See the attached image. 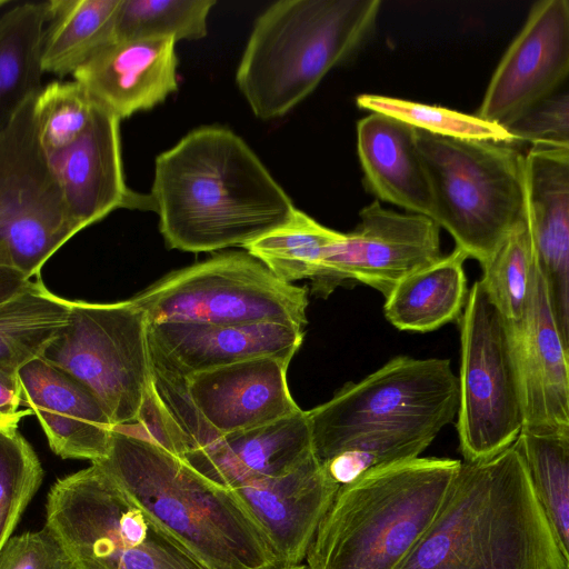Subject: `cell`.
<instances>
[{
  "mask_svg": "<svg viewBox=\"0 0 569 569\" xmlns=\"http://www.w3.org/2000/svg\"><path fill=\"white\" fill-rule=\"evenodd\" d=\"M460 466L418 457L340 486L308 548L309 569H399L438 516Z\"/></svg>",
  "mask_w": 569,
  "mask_h": 569,
  "instance_id": "obj_4",
  "label": "cell"
},
{
  "mask_svg": "<svg viewBox=\"0 0 569 569\" xmlns=\"http://www.w3.org/2000/svg\"><path fill=\"white\" fill-rule=\"evenodd\" d=\"M208 569H273L278 556L240 496L164 448L112 429L98 462Z\"/></svg>",
  "mask_w": 569,
  "mask_h": 569,
  "instance_id": "obj_3",
  "label": "cell"
},
{
  "mask_svg": "<svg viewBox=\"0 0 569 569\" xmlns=\"http://www.w3.org/2000/svg\"><path fill=\"white\" fill-rule=\"evenodd\" d=\"M341 232L329 229L297 209L282 226L243 248L278 278L291 283L316 279Z\"/></svg>",
  "mask_w": 569,
  "mask_h": 569,
  "instance_id": "obj_31",
  "label": "cell"
},
{
  "mask_svg": "<svg viewBox=\"0 0 569 569\" xmlns=\"http://www.w3.org/2000/svg\"><path fill=\"white\" fill-rule=\"evenodd\" d=\"M31 280L18 267L0 263V303L22 292Z\"/></svg>",
  "mask_w": 569,
  "mask_h": 569,
  "instance_id": "obj_40",
  "label": "cell"
},
{
  "mask_svg": "<svg viewBox=\"0 0 569 569\" xmlns=\"http://www.w3.org/2000/svg\"><path fill=\"white\" fill-rule=\"evenodd\" d=\"M43 469L18 427L0 428V548L38 491Z\"/></svg>",
  "mask_w": 569,
  "mask_h": 569,
  "instance_id": "obj_36",
  "label": "cell"
},
{
  "mask_svg": "<svg viewBox=\"0 0 569 569\" xmlns=\"http://www.w3.org/2000/svg\"><path fill=\"white\" fill-rule=\"evenodd\" d=\"M460 328L457 431L463 461L489 459L518 438L523 416L506 320L477 280Z\"/></svg>",
  "mask_w": 569,
  "mask_h": 569,
  "instance_id": "obj_11",
  "label": "cell"
},
{
  "mask_svg": "<svg viewBox=\"0 0 569 569\" xmlns=\"http://www.w3.org/2000/svg\"><path fill=\"white\" fill-rule=\"evenodd\" d=\"M214 0H120L111 42L171 38L197 40L207 34Z\"/></svg>",
  "mask_w": 569,
  "mask_h": 569,
  "instance_id": "obj_32",
  "label": "cell"
},
{
  "mask_svg": "<svg viewBox=\"0 0 569 569\" xmlns=\"http://www.w3.org/2000/svg\"><path fill=\"white\" fill-rule=\"evenodd\" d=\"M21 405L23 401L19 382L0 378V418L18 423L31 413L30 409L20 410Z\"/></svg>",
  "mask_w": 569,
  "mask_h": 569,
  "instance_id": "obj_39",
  "label": "cell"
},
{
  "mask_svg": "<svg viewBox=\"0 0 569 569\" xmlns=\"http://www.w3.org/2000/svg\"><path fill=\"white\" fill-rule=\"evenodd\" d=\"M416 139L432 193V220L482 267L525 218V153L512 143L418 129Z\"/></svg>",
  "mask_w": 569,
  "mask_h": 569,
  "instance_id": "obj_7",
  "label": "cell"
},
{
  "mask_svg": "<svg viewBox=\"0 0 569 569\" xmlns=\"http://www.w3.org/2000/svg\"><path fill=\"white\" fill-rule=\"evenodd\" d=\"M568 73L569 1H538L496 68L476 116L505 128L558 91Z\"/></svg>",
  "mask_w": 569,
  "mask_h": 569,
  "instance_id": "obj_14",
  "label": "cell"
},
{
  "mask_svg": "<svg viewBox=\"0 0 569 569\" xmlns=\"http://www.w3.org/2000/svg\"><path fill=\"white\" fill-rule=\"evenodd\" d=\"M169 248L244 247L296 207L252 149L222 127H201L156 158L150 193Z\"/></svg>",
  "mask_w": 569,
  "mask_h": 569,
  "instance_id": "obj_1",
  "label": "cell"
},
{
  "mask_svg": "<svg viewBox=\"0 0 569 569\" xmlns=\"http://www.w3.org/2000/svg\"><path fill=\"white\" fill-rule=\"evenodd\" d=\"M18 382L57 456L91 463L107 457L113 425L88 389L42 358L23 366Z\"/></svg>",
  "mask_w": 569,
  "mask_h": 569,
  "instance_id": "obj_22",
  "label": "cell"
},
{
  "mask_svg": "<svg viewBox=\"0 0 569 569\" xmlns=\"http://www.w3.org/2000/svg\"><path fill=\"white\" fill-rule=\"evenodd\" d=\"M380 0H281L256 20L237 84L261 119L282 117L371 34Z\"/></svg>",
  "mask_w": 569,
  "mask_h": 569,
  "instance_id": "obj_5",
  "label": "cell"
},
{
  "mask_svg": "<svg viewBox=\"0 0 569 569\" xmlns=\"http://www.w3.org/2000/svg\"><path fill=\"white\" fill-rule=\"evenodd\" d=\"M338 489L312 452L282 475L233 490L264 530L280 565H297L306 559Z\"/></svg>",
  "mask_w": 569,
  "mask_h": 569,
  "instance_id": "obj_20",
  "label": "cell"
},
{
  "mask_svg": "<svg viewBox=\"0 0 569 569\" xmlns=\"http://www.w3.org/2000/svg\"><path fill=\"white\" fill-rule=\"evenodd\" d=\"M49 1L22 2L0 17V139L41 87L40 50Z\"/></svg>",
  "mask_w": 569,
  "mask_h": 569,
  "instance_id": "obj_27",
  "label": "cell"
},
{
  "mask_svg": "<svg viewBox=\"0 0 569 569\" xmlns=\"http://www.w3.org/2000/svg\"><path fill=\"white\" fill-rule=\"evenodd\" d=\"M0 569H74L68 556L43 527L11 536L0 548Z\"/></svg>",
  "mask_w": 569,
  "mask_h": 569,
  "instance_id": "obj_38",
  "label": "cell"
},
{
  "mask_svg": "<svg viewBox=\"0 0 569 569\" xmlns=\"http://www.w3.org/2000/svg\"><path fill=\"white\" fill-rule=\"evenodd\" d=\"M356 101L361 109L392 117L431 134L515 144L503 127L476 114L378 94H360Z\"/></svg>",
  "mask_w": 569,
  "mask_h": 569,
  "instance_id": "obj_34",
  "label": "cell"
},
{
  "mask_svg": "<svg viewBox=\"0 0 569 569\" xmlns=\"http://www.w3.org/2000/svg\"><path fill=\"white\" fill-rule=\"evenodd\" d=\"M513 143L569 148V96L560 89L505 127Z\"/></svg>",
  "mask_w": 569,
  "mask_h": 569,
  "instance_id": "obj_37",
  "label": "cell"
},
{
  "mask_svg": "<svg viewBox=\"0 0 569 569\" xmlns=\"http://www.w3.org/2000/svg\"><path fill=\"white\" fill-rule=\"evenodd\" d=\"M399 569H569L516 441L461 461L435 521Z\"/></svg>",
  "mask_w": 569,
  "mask_h": 569,
  "instance_id": "obj_2",
  "label": "cell"
},
{
  "mask_svg": "<svg viewBox=\"0 0 569 569\" xmlns=\"http://www.w3.org/2000/svg\"><path fill=\"white\" fill-rule=\"evenodd\" d=\"M69 301L38 278L0 303V378L18 381L19 370L41 357L69 322Z\"/></svg>",
  "mask_w": 569,
  "mask_h": 569,
  "instance_id": "obj_26",
  "label": "cell"
},
{
  "mask_svg": "<svg viewBox=\"0 0 569 569\" xmlns=\"http://www.w3.org/2000/svg\"><path fill=\"white\" fill-rule=\"evenodd\" d=\"M443 428L436 422H409L362 432L322 462L339 487L379 467L418 458Z\"/></svg>",
  "mask_w": 569,
  "mask_h": 569,
  "instance_id": "obj_30",
  "label": "cell"
},
{
  "mask_svg": "<svg viewBox=\"0 0 569 569\" xmlns=\"http://www.w3.org/2000/svg\"><path fill=\"white\" fill-rule=\"evenodd\" d=\"M533 267L530 236L523 218L481 267L479 279L489 300L507 321L521 317Z\"/></svg>",
  "mask_w": 569,
  "mask_h": 569,
  "instance_id": "obj_33",
  "label": "cell"
},
{
  "mask_svg": "<svg viewBox=\"0 0 569 569\" xmlns=\"http://www.w3.org/2000/svg\"><path fill=\"white\" fill-rule=\"evenodd\" d=\"M525 221L553 320L569 347V148L525 153Z\"/></svg>",
  "mask_w": 569,
  "mask_h": 569,
  "instance_id": "obj_18",
  "label": "cell"
},
{
  "mask_svg": "<svg viewBox=\"0 0 569 569\" xmlns=\"http://www.w3.org/2000/svg\"><path fill=\"white\" fill-rule=\"evenodd\" d=\"M516 443L558 546L569 558V432L522 428Z\"/></svg>",
  "mask_w": 569,
  "mask_h": 569,
  "instance_id": "obj_29",
  "label": "cell"
},
{
  "mask_svg": "<svg viewBox=\"0 0 569 569\" xmlns=\"http://www.w3.org/2000/svg\"><path fill=\"white\" fill-rule=\"evenodd\" d=\"M36 93L0 139V263L18 267L30 279L40 278L44 263L83 230L68 212L39 143Z\"/></svg>",
  "mask_w": 569,
  "mask_h": 569,
  "instance_id": "obj_12",
  "label": "cell"
},
{
  "mask_svg": "<svg viewBox=\"0 0 569 569\" xmlns=\"http://www.w3.org/2000/svg\"><path fill=\"white\" fill-rule=\"evenodd\" d=\"M289 363L262 357L180 376L186 397L208 431L207 443L299 411L287 382Z\"/></svg>",
  "mask_w": 569,
  "mask_h": 569,
  "instance_id": "obj_17",
  "label": "cell"
},
{
  "mask_svg": "<svg viewBox=\"0 0 569 569\" xmlns=\"http://www.w3.org/2000/svg\"><path fill=\"white\" fill-rule=\"evenodd\" d=\"M96 101L76 80L52 81L34 96L33 118L46 154L76 141L88 127Z\"/></svg>",
  "mask_w": 569,
  "mask_h": 569,
  "instance_id": "obj_35",
  "label": "cell"
},
{
  "mask_svg": "<svg viewBox=\"0 0 569 569\" xmlns=\"http://www.w3.org/2000/svg\"><path fill=\"white\" fill-rule=\"evenodd\" d=\"M302 339L303 328L276 322L148 323L151 363L181 377L262 357L291 361Z\"/></svg>",
  "mask_w": 569,
  "mask_h": 569,
  "instance_id": "obj_19",
  "label": "cell"
},
{
  "mask_svg": "<svg viewBox=\"0 0 569 569\" xmlns=\"http://www.w3.org/2000/svg\"><path fill=\"white\" fill-rule=\"evenodd\" d=\"M120 0H51L40 50L42 72L66 77L111 42Z\"/></svg>",
  "mask_w": 569,
  "mask_h": 569,
  "instance_id": "obj_28",
  "label": "cell"
},
{
  "mask_svg": "<svg viewBox=\"0 0 569 569\" xmlns=\"http://www.w3.org/2000/svg\"><path fill=\"white\" fill-rule=\"evenodd\" d=\"M69 305L68 325L40 358L88 389L113 427L134 423L152 379L144 312L131 300Z\"/></svg>",
  "mask_w": 569,
  "mask_h": 569,
  "instance_id": "obj_9",
  "label": "cell"
},
{
  "mask_svg": "<svg viewBox=\"0 0 569 569\" xmlns=\"http://www.w3.org/2000/svg\"><path fill=\"white\" fill-rule=\"evenodd\" d=\"M171 38L110 42L72 73L101 107L120 120L161 103L178 88Z\"/></svg>",
  "mask_w": 569,
  "mask_h": 569,
  "instance_id": "obj_21",
  "label": "cell"
},
{
  "mask_svg": "<svg viewBox=\"0 0 569 569\" xmlns=\"http://www.w3.org/2000/svg\"><path fill=\"white\" fill-rule=\"evenodd\" d=\"M467 254L455 248L438 261L401 279L385 298L383 313L397 329L433 331L458 321L468 299Z\"/></svg>",
  "mask_w": 569,
  "mask_h": 569,
  "instance_id": "obj_25",
  "label": "cell"
},
{
  "mask_svg": "<svg viewBox=\"0 0 569 569\" xmlns=\"http://www.w3.org/2000/svg\"><path fill=\"white\" fill-rule=\"evenodd\" d=\"M359 217L351 232L341 233L313 279L315 289L326 296L355 280L386 298L401 279L443 256L440 227L427 216L399 213L375 200Z\"/></svg>",
  "mask_w": 569,
  "mask_h": 569,
  "instance_id": "obj_13",
  "label": "cell"
},
{
  "mask_svg": "<svg viewBox=\"0 0 569 569\" xmlns=\"http://www.w3.org/2000/svg\"><path fill=\"white\" fill-rule=\"evenodd\" d=\"M9 2H10V1H8V0H0V8H2V7H4V6H7V4H9Z\"/></svg>",
  "mask_w": 569,
  "mask_h": 569,
  "instance_id": "obj_42",
  "label": "cell"
},
{
  "mask_svg": "<svg viewBox=\"0 0 569 569\" xmlns=\"http://www.w3.org/2000/svg\"><path fill=\"white\" fill-rule=\"evenodd\" d=\"M307 411L248 430L222 435L183 459L210 480L234 489L282 475L312 453Z\"/></svg>",
  "mask_w": 569,
  "mask_h": 569,
  "instance_id": "obj_23",
  "label": "cell"
},
{
  "mask_svg": "<svg viewBox=\"0 0 569 569\" xmlns=\"http://www.w3.org/2000/svg\"><path fill=\"white\" fill-rule=\"evenodd\" d=\"M46 158L68 212L83 229L119 208L156 211L150 194L126 186L120 119L97 102L82 134Z\"/></svg>",
  "mask_w": 569,
  "mask_h": 569,
  "instance_id": "obj_16",
  "label": "cell"
},
{
  "mask_svg": "<svg viewBox=\"0 0 569 569\" xmlns=\"http://www.w3.org/2000/svg\"><path fill=\"white\" fill-rule=\"evenodd\" d=\"M273 569H309L307 563H297V565H280Z\"/></svg>",
  "mask_w": 569,
  "mask_h": 569,
  "instance_id": "obj_41",
  "label": "cell"
},
{
  "mask_svg": "<svg viewBox=\"0 0 569 569\" xmlns=\"http://www.w3.org/2000/svg\"><path fill=\"white\" fill-rule=\"evenodd\" d=\"M458 377L449 359L397 356L327 402L307 411L311 446L320 463L351 438L381 427L436 422L457 416Z\"/></svg>",
  "mask_w": 569,
  "mask_h": 569,
  "instance_id": "obj_10",
  "label": "cell"
},
{
  "mask_svg": "<svg viewBox=\"0 0 569 569\" xmlns=\"http://www.w3.org/2000/svg\"><path fill=\"white\" fill-rule=\"evenodd\" d=\"M357 149L366 187L378 201L432 219V193L415 128L371 112L357 123Z\"/></svg>",
  "mask_w": 569,
  "mask_h": 569,
  "instance_id": "obj_24",
  "label": "cell"
},
{
  "mask_svg": "<svg viewBox=\"0 0 569 569\" xmlns=\"http://www.w3.org/2000/svg\"><path fill=\"white\" fill-rule=\"evenodd\" d=\"M148 323L247 326L276 322L303 328L308 292L278 278L248 252H224L172 272L130 299Z\"/></svg>",
  "mask_w": 569,
  "mask_h": 569,
  "instance_id": "obj_8",
  "label": "cell"
},
{
  "mask_svg": "<svg viewBox=\"0 0 569 569\" xmlns=\"http://www.w3.org/2000/svg\"><path fill=\"white\" fill-rule=\"evenodd\" d=\"M506 326L519 382L522 428L569 432V347L560 337L536 264L521 317L506 320Z\"/></svg>",
  "mask_w": 569,
  "mask_h": 569,
  "instance_id": "obj_15",
  "label": "cell"
},
{
  "mask_svg": "<svg viewBox=\"0 0 569 569\" xmlns=\"http://www.w3.org/2000/svg\"><path fill=\"white\" fill-rule=\"evenodd\" d=\"M44 528L74 569H208L98 463L53 483Z\"/></svg>",
  "mask_w": 569,
  "mask_h": 569,
  "instance_id": "obj_6",
  "label": "cell"
}]
</instances>
